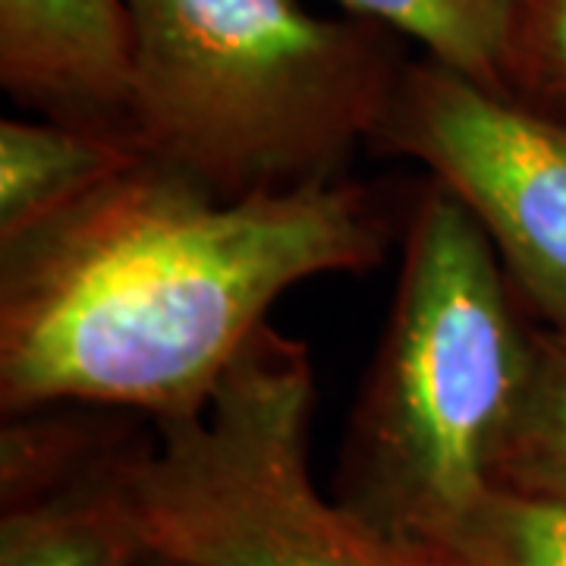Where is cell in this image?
<instances>
[{
  "label": "cell",
  "instance_id": "obj_7",
  "mask_svg": "<svg viewBox=\"0 0 566 566\" xmlns=\"http://www.w3.org/2000/svg\"><path fill=\"white\" fill-rule=\"evenodd\" d=\"M133 453L25 504L0 506V566H139L151 551L126 494Z\"/></svg>",
  "mask_w": 566,
  "mask_h": 566
},
{
  "label": "cell",
  "instance_id": "obj_1",
  "mask_svg": "<svg viewBox=\"0 0 566 566\" xmlns=\"http://www.w3.org/2000/svg\"><path fill=\"white\" fill-rule=\"evenodd\" d=\"M356 180L218 199L148 158L0 243V409L202 412L286 290L385 262Z\"/></svg>",
  "mask_w": 566,
  "mask_h": 566
},
{
  "label": "cell",
  "instance_id": "obj_8",
  "mask_svg": "<svg viewBox=\"0 0 566 566\" xmlns=\"http://www.w3.org/2000/svg\"><path fill=\"white\" fill-rule=\"evenodd\" d=\"M139 158L136 145L57 120H0V243L48 221Z\"/></svg>",
  "mask_w": 566,
  "mask_h": 566
},
{
  "label": "cell",
  "instance_id": "obj_9",
  "mask_svg": "<svg viewBox=\"0 0 566 566\" xmlns=\"http://www.w3.org/2000/svg\"><path fill=\"white\" fill-rule=\"evenodd\" d=\"M102 406H44L3 416L0 428V506H17L117 463L145 441Z\"/></svg>",
  "mask_w": 566,
  "mask_h": 566
},
{
  "label": "cell",
  "instance_id": "obj_12",
  "mask_svg": "<svg viewBox=\"0 0 566 566\" xmlns=\"http://www.w3.org/2000/svg\"><path fill=\"white\" fill-rule=\"evenodd\" d=\"M422 545L447 566H566V506L488 488Z\"/></svg>",
  "mask_w": 566,
  "mask_h": 566
},
{
  "label": "cell",
  "instance_id": "obj_2",
  "mask_svg": "<svg viewBox=\"0 0 566 566\" xmlns=\"http://www.w3.org/2000/svg\"><path fill=\"white\" fill-rule=\"evenodd\" d=\"M129 139L218 199L346 180L406 63L397 35L300 0H126Z\"/></svg>",
  "mask_w": 566,
  "mask_h": 566
},
{
  "label": "cell",
  "instance_id": "obj_10",
  "mask_svg": "<svg viewBox=\"0 0 566 566\" xmlns=\"http://www.w3.org/2000/svg\"><path fill=\"white\" fill-rule=\"evenodd\" d=\"M346 17L385 25L424 57L475 85L510 95V54L520 0H337Z\"/></svg>",
  "mask_w": 566,
  "mask_h": 566
},
{
  "label": "cell",
  "instance_id": "obj_3",
  "mask_svg": "<svg viewBox=\"0 0 566 566\" xmlns=\"http://www.w3.org/2000/svg\"><path fill=\"white\" fill-rule=\"evenodd\" d=\"M532 353L535 322L482 227L441 186H424L346 422L334 497L422 545L491 488Z\"/></svg>",
  "mask_w": 566,
  "mask_h": 566
},
{
  "label": "cell",
  "instance_id": "obj_6",
  "mask_svg": "<svg viewBox=\"0 0 566 566\" xmlns=\"http://www.w3.org/2000/svg\"><path fill=\"white\" fill-rule=\"evenodd\" d=\"M0 85L41 120L129 139V3L0 0Z\"/></svg>",
  "mask_w": 566,
  "mask_h": 566
},
{
  "label": "cell",
  "instance_id": "obj_4",
  "mask_svg": "<svg viewBox=\"0 0 566 566\" xmlns=\"http://www.w3.org/2000/svg\"><path fill=\"white\" fill-rule=\"evenodd\" d=\"M315 363L262 327L202 412L151 422L126 494L151 554L180 566H447L312 479Z\"/></svg>",
  "mask_w": 566,
  "mask_h": 566
},
{
  "label": "cell",
  "instance_id": "obj_13",
  "mask_svg": "<svg viewBox=\"0 0 566 566\" xmlns=\"http://www.w3.org/2000/svg\"><path fill=\"white\" fill-rule=\"evenodd\" d=\"M510 95L566 120V0H520Z\"/></svg>",
  "mask_w": 566,
  "mask_h": 566
},
{
  "label": "cell",
  "instance_id": "obj_14",
  "mask_svg": "<svg viewBox=\"0 0 566 566\" xmlns=\"http://www.w3.org/2000/svg\"><path fill=\"white\" fill-rule=\"evenodd\" d=\"M139 566H180V564H174V560H167V557H158V554H148Z\"/></svg>",
  "mask_w": 566,
  "mask_h": 566
},
{
  "label": "cell",
  "instance_id": "obj_11",
  "mask_svg": "<svg viewBox=\"0 0 566 566\" xmlns=\"http://www.w3.org/2000/svg\"><path fill=\"white\" fill-rule=\"evenodd\" d=\"M491 488L566 506V334L535 324L520 409L491 460Z\"/></svg>",
  "mask_w": 566,
  "mask_h": 566
},
{
  "label": "cell",
  "instance_id": "obj_5",
  "mask_svg": "<svg viewBox=\"0 0 566 566\" xmlns=\"http://www.w3.org/2000/svg\"><path fill=\"white\" fill-rule=\"evenodd\" d=\"M371 148L422 164L482 227L532 322L566 334V120L422 57Z\"/></svg>",
  "mask_w": 566,
  "mask_h": 566
}]
</instances>
